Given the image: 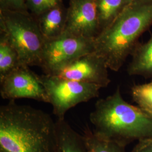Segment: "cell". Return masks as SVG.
Listing matches in <instances>:
<instances>
[{
	"instance_id": "17",
	"label": "cell",
	"mask_w": 152,
	"mask_h": 152,
	"mask_svg": "<svg viewBox=\"0 0 152 152\" xmlns=\"http://www.w3.org/2000/svg\"><path fill=\"white\" fill-rule=\"evenodd\" d=\"M26 3L29 12L37 17L59 5L63 3V0H26Z\"/></svg>"
},
{
	"instance_id": "4",
	"label": "cell",
	"mask_w": 152,
	"mask_h": 152,
	"mask_svg": "<svg viewBox=\"0 0 152 152\" xmlns=\"http://www.w3.org/2000/svg\"><path fill=\"white\" fill-rule=\"evenodd\" d=\"M0 31L16 50L21 65L39 66L46 40L35 16L29 11L0 10Z\"/></svg>"
},
{
	"instance_id": "8",
	"label": "cell",
	"mask_w": 152,
	"mask_h": 152,
	"mask_svg": "<svg viewBox=\"0 0 152 152\" xmlns=\"http://www.w3.org/2000/svg\"><path fill=\"white\" fill-rule=\"evenodd\" d=\"M67 10L64 33L91 39L97 37L101 30L96 0H69Z\"/></svg>"
},
{
	"instance_id": "13",
	"label": "cell",
	"mask_w": 152,
	"mask_h": 152,
	"mask_svg": "<svg viewBox=\"0 0 152 152\" xmlns=\"http://www.w3.org/2000/svg\"><path fill=\"white\" fill-rule=\"evenodd\" d=\"M133 0H96L101 32L110 26Z\"/></svg>"
},
{
	"instance_id": "10",
	"label": "cell",
	"mask_w": 152,
	"mask_h": 152,
	"mask_svg": "<svg viewBox=\"0 0 152 152\" xmlns=\"http://www.w3.org/2000/svg\"><path fill=\"white\" fill-rule=\"evenodd\" d=\"M67 7L63 3L36 17L45 40L58 38L65 31Z\"/></svg>"
},
{
	"instance_id": "5",
	"label": "cell",
	"mask_w": 152,
	"mask_h": 152,
	"mask_svg": "<svg viewBox=\"0 0 152 152\" xmlns=\"http://www.w3.org/2000/svg\"><path fill=\"white\" fill-rule=\"evenodd\" d=\"M40 78L58 120H65L66 113L77 105L98 97L102 88L96 85L69 80L58 76L44 74Z\"/></svg>"
},
{
	"instance_id": "1",
	"label": "cell",
	"mask_w": 152,
	"mask_h": 152,
	"mask_svg": "<svg viewBox=\"0 0 152 152\" xmlns=\"http://www.w3.org/2000/svg\"><path fill=\"white\" fill-rule=\"evenodd\" d=\"M56 126L48 113L10 100L0 107V152H56Z\"/></svg>"
},
{
	"instance_id": "12",
	"label": "cell",
	"mask_w": 152,
	"mask_h": 152,
	"mask_svg": "<svg viewBox=\"0 0 152 152\" xmlns=\"http://www.w3.org/2000/svg\"><path fill=\"white\" fill-rule=\"evenodd\" d=\"M131 56L128 74L152 78V35L147 42L137 44Z\"/></svg>"
},
{
	"instance_id": "3",
	"label": "cell",
	"mask_w": 152,
	"mask_h": 152,
	"mask_svg": "<svg viewBox=\"0 0 152 152\" xmlns=\"http://www.w3.org/2000/svg\"><path fill=\"white\" fill-rule=\"evenodd\" d=\"M97 136L125 146L135 140L152 137V117L140 108L126 102L120 87L105 98L96 102L90 114Z\"/></svg>"
},
{
	"instance_id": "14",
	"label": "cell",
	"mask_w": 152,
	"mask_h": 152,
	"mask_svg": "<svg viewBox=\"0 0 152 152\" xmlns=\"http://www.w3.org/2000/svg\"><path fill=\"white\" fill-rule=\"evenodd\" d=\"M20 65L16 50L4 36L0 35V80Z\"/></svg>"
},
{
	"instance_id": "6",
	"label": "cell",
	"mask_w": 152,
	"mask_h": 152,
	"mask_svg": "<svg viewBox=\"0 0 152 152\" xmlns=\"http://www.w3.org/2000/svg\"><path fill=\"white\" fill-rule=\"evenodd\" d=\"M94 39L63 34L46 40L39 67L48 75H57L65 66L85 55L95 52Z\"/></svg>"
},
{
	"instance_id": "20",
	"label": "cell",
	"mask_w": 152,
	"mask_h": 152,
	"mask_svg": "<svg viewBox=\"0 0 152 152\" xmlns=\"http://www.w3.org/2000/svg\"><path fill=\"white\" fill-rule=\"evenodd\" d=\"M141 141H143L145 142H146L147 144H148L149 145L152 146V137L151 138H149V139H148L146 140H141Z\"/></svg>"
},
{
	"instance_id": "21",
	"label": "cell",
	"mask_w": 152,
	"mask_h": 152,
	"mask_svg": "<svg viewBox=\"0 0 152 152\" xmlns=\"http://www.w3.org/2000/svg\"><path fill=\"white\" fill-rule=\"evenodd\" d=\"M147 114H149L151 117H152V111H150V112H145Z\"/></svg>"
},
{
	"instance_id": "18",
	"label": "cell",
	"mask_w": 152,
	"mask_h": 152,
	"mask_svg": "<svg viewBox=\"0 0 152 152\" xmlns=\"http://www.w3.org/2000/svg\"><path fill=\"white\" fill-rule=\"evenodd\" d=\"M0 10L28 12L26 0H0Z\"/></svg>"
},
{
	"instance_id": "7",
	"label": "cell",
	"mask_w": 152,
	"mask_h": 152,
	"mask_svg": "<svg viewBox=\"0 0 152 152\" xmlns=\"http://www.w3.org/2000/svg\"><path fill=\"white\" fill-rule=\"evenodd\" d=\"M0 93L4 99L15 100L26 98L49 103L40 76L29 66L20 65L0 80Z\"/></svg>"
},
{
	"instance_id": "9",
	"label": "cell",
	"mask_w": 152,
	"mask_h": 152,
	"mask_svg": "<svg viewBox=\"0 0 152 152\" xmlns=\"http://www.w3.org/2000/svg\"><path fill=\"white\" fill-rule=\"evenodd\" d=\"M108 66L96 53L85 55L65 66L55 76L61 78L107 87L110 82Z\"/></svg>"
},
{
	"instance_id": "15",
	"label": "cell",
	"mask_w": 152,
	"mask_h": 152,
	"mask_svg": "<svg viewBox=\"0 0 152 152\" xmlns=\"http://www.w3.org/2000/svg\"><path fill=\"white\" fill-rule=\"evenodd\" d=\"M88 152H125L124 145L95 135L86 127L84 131Z\"/></svg>"
},
{
	"instance_id": "19",
	"label": "cell",
	"mask_w": 152,
	"mask_h": 152,
	"mask_svg": "<svg viewBox=\"0 0 152 152\" xmlns=\"http://www.w3.org/2000/svg\"><path fill=\"white\" fill-rule=\"evenodd\" d=\"M132 152H152V146L143 141H140Z\"/></svg>"
},
{
	"instance_id": "11",
	"label": "cell",
	"mask_w": 152,
	"mask_h": 152,
	"mask_svg": "<svg viewBox=\"0 0 152 152\" xmlns=\"http://www.w3.org/2000/svg\"><path fill=\"white\" fill-rule=\"evenodd\" d=\"M56 152H88L83 135L73 130L65 120H58Z\"/></svg>"
},
{
	"instance_id": "16",
	"label": "cell",
	"mask_w": 152,
	"mask_h": 152,
	"mask_svg": "<svg viewBox=\"0 0 152 152\" xmlns=\"http://www.w3.org/2000/svg\"><path fill=\"white\" fill-rule=\"evenodd\" d=\"M131 92L133 100L140 108L145 112L152 111V81L133 86Z\"/></svg>"
},
{
	"instance_id": "2",
	"label": "cell",
	"mask_w": 152,
	"mask_h": 152,
	"mask_svg": "<svg viewBox=\"0 0 152 152\" xmlns=\"http://www.w3.org/2000/svg\"><path fill=\"white\" fill-rule=\"evenodd\" d=\"M152 24V0H133L94 39L95 53L103 58L108 69L118 72Z\"/></svg>"
}]
</instances>
